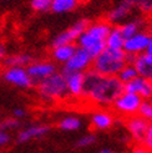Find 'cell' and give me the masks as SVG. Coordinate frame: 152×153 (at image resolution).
Here are the masks:
<instances>
[{
  "instance_id": "cell-1",
  "label": "cell",
  "mask_w": 152,
  "mask_h": 153,
  "mask_svg": "<svg viewBox=\"0 0 152 153\" xmlns=\"http://www.w3.org/2000/svg\"><path fill=\"white\" fill-rule=\"evenodd\" d=\"M124 92V83L117 76H102L90 68L85 72L82 97L97 106H112L113 101Z\"/></svg>"
},
{
  "instance_id": "cell-2",
  "label": "cell",
  "mask_w": 152,
  "mask_h": 153,
  "mask_svg": "<svg viewBox=\"0 0 152 153\" xmlns=\"http://www.w3.org/2000/svg\"><path fill=\"white\" fill-rule=\"evenodd\" d=\"M128 62L127 53L124 50H113L106 48L92 60L91 70L102 76H117L126 64Z\"/></svg>"
},
{
  "instance_id": "cell-3",
  "label": "cell",
  "mask_w": 152,
  "mask_h": 153,
  "mask_svg": "<svg viewBox=\"0 0 152 153\" xmlns=\"http://www.w3.org/2000/svg\"><path fill=\"white\" fill-rule=\"evenodd\" d=\"M37 87V94L45 101H56V100H63L67 94V87H66V80L65 76L61 71H56L49 77L44 79L41 82L36 85Z\"/></svg>"
},
{
  "instance_id": "cell-4",
  "label": "cell",
  "mask_w": 152,
  "mask_h": 153,
  "mask_svg": "<svg viewBox=\"0 0 152 153\" xmlns=\"http://www.w3.org/2000/svg\"><path fill=\"white\" fill-rule=\"evenodd\" d=\"M143 100L136 94H131V92H126L124 91L115 101H113L112 106L115 108L116 112H118L120 114H124V116H135L137 114L140 105Z\"/></svg>"
},
{
  "instance_id": "cell-5",
  "label": "cell",
  "mask_w": 152,
  "mask_h": 153,
  "mask_svg": "<svg viewBox=\"0 0 152 153\" xmlns=\"http://www.w3.org/2000/svg\"><path fill=\"white\" fill-rule=\"evenodd\" d=\"M26 71L33 81V85L36 86L39 82H41L44 79L49 77L50 75L57 71V66L55 62L48 60H34L31 64L26 66Z\"/></svg>"
},
{
  "instance_id": "cell-6",
  "label": "cell",
  "mask_w": 152,
  "mask_h": 153,
  "mask_svg": "<svg viewBox=\"0 0 152 153\" xmlns=\"http://www.w3.org/2000/svg\"><path fill=\"white\" fill-rule=\"evenodd\" d=\"M1 79L4 82L19 88H30L34 86L26 67H5L1 74Z\"/></svg>"
},
{
  "instance_id": "cell-7",
  "label": "cell",
  "mask_w": 152,
  "mask_h": 153,
  "mask_svg": "<svg viewBox=\"0 0 152 153\" xmlns=\"http://www.w3.org/2000/svg\"><path fill=\"white\" fill-rule=\"evenodd\" d=\"M90 22L85 19L76 21L74 25H71L69 29L64 30L60 34H57L51 41L52 48L60 46V45H67V44H76L77 37L85 31Z\"/></svg>"
},
{
  "instance_id": "cell-8",
  "label": "cell",
  "mask_w": 152,
  "mask_h": 153,
  "mask_svg": "<svg viewBox=\"0 0 152 153\" xmlns=\"http://www.w3.org/2000/svg\"><path fill=\"white\" fill-rule=\"evenodd\" d=\"M94 57L81 48H76L74 55L63 66L61 71H74V72H86L91 68Z\"/></svg>"
},
{
  "instance_id": "cell-9",
  "label": "cell",
  "mask_w": 152,
  "mask_h": 153,
  "mask_svg": "<svg viewBox=\"0 0 152 153\" xmlns=\"http://www.w3.org/2000/svg\"><path fill=\"white\" fill-rule=\"evenodd\" d=\"M148 40H150V34L146 31H139L135 35H132L131 37L125 40L124 42V48L122 50L127 53V55H140V53L145 52L146 48L148 45Z\"/></svg>"
},
{
  "instance_id": "cell-10",
  "label": "cell",
  "mask_w": 152,
  "mask_h": 153,
  "mask_svg": "<svg viewBox=\"0 0 152 153\" xmlns=\"http://www.w3.org/2000/svg\"><path fill=\"white\" fill-rule=\"evenodd\" d=\"M124 91L139 95L142 100H150L152 97V81L137 76L133 80L124 83Z\"/></svg>"
},
{
  "instance_id": "cell-11",
  "label": "cell",
  "mask_w": 152,
  "mask_h": 153,
  "mask_svg": "<svg viewBox=\"0 0 152 153\" xmlns=\"http://www.w3.org/2000/svg\"><path fill=\"white\" fill-rule=\"evenodd\" d=\"M127 129L130 132L131 137L139 143H142L145 137L147 134V128H148V121L143 117L135 114V116L128 117L127 120Z\"/></svg>"
},
{
  "instance_id": "cell-12",
  "label": "cell",
  "mask_w": 152,
  "mask_h": 153,
  "mask_svg": "<svg viewBox=\"0 0 152 153\" xmlns=\"http://www.w3.org/2000/svg\"><path fill=\"white\" fill-rule=\"evenodd\" d=\"M61 72L65 76L67 94H69V96L82 97L85 72H74V71H61Z\"/></svg>"
},
{
  "instance_id": "cell-13",
  "label": "cell",
  "mask_w": 152,
  "mask_h": 153,
  "mask_svg": "<svg viewBox=\"0 0 152 153\" xmlns=\"http://www.w3.org/2000/svg\"><path fill=\"white\" fill-rule=\"evenodd\" d=\"M50 132V126L48 125H30L19 131L16 136V141L19 143H25L33 140L41 138Z\"/></svg>"
},
{
  "instance_id": "cell-14",
  "label": "cell",
  "mask_w": 152,
  "mask_h": 153,
  "mask_svg": "<svg viewBox=\"0 0 152 153\" xmlns=\"http://www.w3.org/2000/svg\"><path fill=\"white\" fill-rule=\"evenodd\" d=\"M139 76L152 81V55H148L147 52H142L140 55H136L132 59L131 62Z\"/></svg>"
},
{
  "instance_id": "cell-15",
  "label": "cell",
  "mask_w": 152,
  "mask_h": 153,
  "mask_svg": "<svg viewBox=\"0 0 152 153\" xmlns=\"http://www.w3.org/2000/svg\"><path fill=\"white\" fill-rule=\"evenodd\" d=\"M76 48H77V45L76 44H67V45L55 46V48H52L51 57H52V60H54L55 62L65 65L67 61L71 59V56L74 55Z\"/></svg>"
},
{
  "instance_id": "cell-16",
  "label": "cell",
  "mask_w": 152,
  "mask_h": 153,
  "mask_svg": "<svg viewBox=\"0 0 152 153\" xmlns=\"http://www.w3.org/2000/svg\"><path fill=\"white\" fill-rule=\"evenodd\" d=\"M131 10H132V6L128 3H126L125 0H122L120 4H117L115 7H113V9H111L109 11V14H107V21L110 22L111 25L117 24V22L125 20L128 15H130Z\"/></svg>"
},
{
  "instance_id": "cell-17",
  "label": "cell",
  "mask_w": 152,
  "mask_h": 153,
  "mask_svg": "<svg viewBox=\"0 0 152 153\" xmlns=\"http://www.w3.org/2000/svg\"><path fill=\"white\" fill-rule=\"evenodd\" d=\"M34 61V57L28 52H19L6 55L1 62L5 67H26Z\"/></svg>"
},
{
  "instance_id": "cell-18",
  "label": "cell",
  "mask_w": 152,
  "mask_h": 153,
  "mask_svg": "<svg viewBox=\"0 0 152 153\" xmlns=\"http://www.w3.org/2000/svg\"><path fill=\"white\" fill-rule=\"evenodd\" d=\"M113 123V117L112 114L105 110H100L96 111L91 114V125L94 128L104 131V129H107L112 126Z\"/></svg>"
},
{
  "instance_id": "cell-19",
  "label": "cell",
  "mask_w": 152,
  "mask_h": 153,
  "mask_svg": "<svg viewBox=\"0 0 152 153\" xmlns=\"http://www.w3.org/2000/svg\"><path fill=\"white\" fill-rule=\"evenodd\" d=\"M106 48L107 49H113V50H122L124 48V42H125V37L122 36L118 26H113L111 27L110 33L106 37Z\"/></svg>"
},
{
  "instance_id": "cell-20",
  "label": "cell",
  "mask_w": 152,
  "mask_h": 153,
  "mask_svg": "<svg viewBox=\"0 0 152 153\" xmlns=\"http://www.w3.org/2000/svg\"><path fill=\"white\" fill-rule=\"evenodd\" d=\"M79 4V0H51V11L55 14H65L72 11Z\"/></svg>"
},
{
  "instance_id": "cell-21",
  "label": "cell",
  "mask_w": 152,
  "mask_h": 153,
  "mask_svg": "<svg viewBox=\"0 0 152 153\" xmlns=\"http://www.w3.org/2000/svg\"><path fill=\"white\" fill-rule=\"evenodd\" d=\"M82 126V122L79 117L75 116H67L60 120L59 122V128L63 129V131L66 132H72V131H77Z\"/></svg>"
},
{
  "instance_id": "cell-22",
  "label": "cell",
  "mask_w": 152,
  "mask_h": 153,
  "mask_svg": "<svg viewBox=\"0 0 152 153\" xmlns=\"http://www.w3.org/2000/svg\"><path fill=\"white\" fill-rule=\"evenodd\" d=\"M141 21L140 20H131V21H127L125 24L120 25V31L122 34V36L125 37V40L131 37L132 35H135L136 33L141 31Z\"/></svg>"
},
{
  "instance_id": "cell-23",
  "label": "cell",
  "mask_w": 152,
  "mask_h": 153,
  "mask_svg": "<svg viewBox=\"0 0 152 153\" xmlns=\"http://www.w3.org/2000/svg\"><path fill=\"white\" fill-rule=\"evenodd\" d=\"M137 76H139V74L136 71L135 66L130 62H127L122 68H121V71L117 74V79L122 83H126L128 81L133 80L135 77H137Z\"/></svg>"
},
{
  "instance_id": "cell-24",
  "label": "cell",
  "mask_w": 152,
  "mask_h": 153,
  "mask_svg": "<svg viewBox=\"0 0 152 153\" xmlns=\"http://www.w3.org/2000/svg\"><path fill=\"white\" fill-rule=\"evenodd\" d=\"M126 3H128L132 9L136 7L146 14H151L152 13V0H125Z\"/></svg>"
},
{
  "instance_id": "cell-25",
  "label": "cell",
  "mask_w": 152,
  "mask_h": 153,
  "mask_svg": "<svg viewBox=\"0 0 152 153\" xmlns=\"http://www.w3.org/2000/svg\"><path fill=\"white\" fill-rule=\"evenodd\" d=\"M30 6L36 13H45L51 9V0H30Z\"/></svg>"
},
{
  "instance_id": "cell-26",
  "label": "cell",
  "mask_w": 152,
  "mask_h": 153,
  "mask_svg": "<svg viewBox=\"0 0 152 153\" xmlns=\"http://www.w3.org/2000/svg\"><path fill=\"white\" fill-rule=\"evenodd\" d=\"M137 114L141 117H143L145 120H147V121H150L152 118V105L148 100H143L141 102Z\"/></svg>"
},
{
  "instance_id": "cell-27",
  "label": "cell",
  "mask_w": 152,
  "mask_h": 153,
  "mask_svg": "<svg viewBox=\"0 0 152 153\" xmlns=\"http://www.w3.org/2000/svg\"><path fill=\"white\" fill-rule=\"evenodd\" d=\"M20 127V120H16V118H6L4 121H0V128L1 129H5V131L10 132V131H14V129H18Z\"/></svg>"
},
{
  "instance_id": "cell-28",
  "label": "cell",
  "mask_w": 152,
  "mask_h": 153,
  "mask_svg": "<svg viewBox=\"0 0 152 153\" xmlns=\"http://www.w3.org/2000/svg\"><path fill=\"white\" fill-rule=\"evenodd\" d=\"M95 142H96V136L95 134H86V136H82L81 138L77 141L76 146L77 147H89V146H92Z\"/></svg>"
},
{
  "instance_id": "cell-29",
  "label": "cell",
  "mask_w": 152,
  "mask_h": 153,
  "mask_svg": "<svg viewBox=\"0 0 152 153\" xmlns=\"http://www.w3.org/2000/svg\"><path fill=\"white\" fill-rule=\"evenodd\" d=\"M10 141H11L10 132H7V131H5V129L0 128V147L7 146V144L10 143Z\"/></svg>"
},
{
  "instance_id": "cell-30",
  "label": "cell",
  "mask_w": 152,
  "mask_h": 153,
  "mask_svg": "<svg viewBox=\"0 0 152 153\" xmlns=\"http://www.w3.org/2000/svg\"><path fill=\"white\" fill-rule=\"evenodd\" d=\"M13 117L16 120H22L26 117V110L22 108V107H16V108L13 110Z\"/></svg>"
},
{
  "instance_id": "cell-31",
  "label": "cell",
  "mask_w": 152,
  "mask_h": 153,
  "mask_svg": "<svg viewBox=\"0 0 152 153\" xmlns=\"http://www.w3.org/2000/svg\"><path fill=\"white\" fill-rule=\"evenodd\" d=\"M7 55V50H6V46L4 44L0 42V62L4 60V57Z\"/></svg>"
},
{
  "instance_id": "cell-32",
  "label": "cell",
  "mask_w": 152,
  "mask_h": 153,
  "mask_svg": "<svg viewBox=\"0 0 152 153\" xmlns=\"http://www.w3.org/2000/svg\"><path fill=\"white\" fill-rule=\"evenodd\" d=\"M145 140H152V118L148 121V128H147V134L145 137Z\"/></svg>"
},
{
  "instance_id": "cell-33",
  "label": "cell",
  "mask_w": 152,
  "mask_h": 153,
  "mask_svg": "<svg viewBox=\"0 0 152 153\" xmlns=\"http://www.w3.org/2000/svg\"><path fill=\"white\" fill-rule=\"evenodd\" d=\"M148 55H152V35H150V40H148V45H147V48H146V51Z\"/></svg>"
},
{
  "instance_id": "cell-34",
  "label": "cell",
  "mask_w": 152,
  "mask_h": 153,
  "mask_svg": "<svg viewBox=\"0 0 152 153\" xmlns=\"http://www.w3.org/2000/svg\"><path fill=\"white\" fill-rule=\"evenodd\" d=\"M132 153H150V152H148V149L145 148V147H137V148H135V149L132 151Z\"/></svg>"
},
{
  "instance_id": "cell-35",
  "label": "cell",
  "mask_w": 152,
  "mask_h": 153,
  "mask_svg": "<svg viewBox=\"0 0 152 153\" xmlns=\"http://www.w3.org/2000/svg\"><path fill=\"white\" fill-rule=\"evenodd\" d=\"M97 153H113L111 149H109V148H104V149H100Z\"/></svg>"
},
{
  "instance_id": "cell-36",
  "label": "cell",
  "mask_w": 152,
  "mask_h": 153,
  "mask_svg": "<svg viewBox=\"0 0 152 153\" xmlns=\"http://www.w3.org/2000/svg\"><path fill=\"white\" fill-rule=\"evenodd\" d=\"M148 101H150V102H151V105H152V97L150 98V100H148Z\"/></svg>"
},
{
  "instance_id": "cell-37",
  "label": "cell",
  "mask_w": 152,
  "mask_h": 153,
  "mask_svg": "<svg viewBox=\"0 0 152 153\" xmlns=\"http://www.w3.org/2000/svg\"><path fill=\"white\" fill-rule=\"evenodd\" d=\"M0 121H1V120H0Z\"/></svg>"
}]
</instances>
